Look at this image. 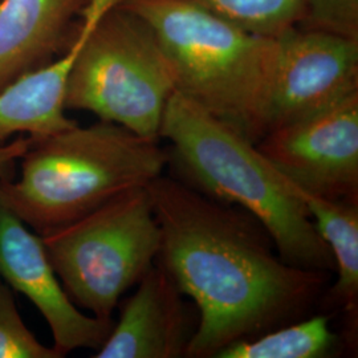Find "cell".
Masks as SVG:
<instances>
[{
	"label": "cell",
	"instance_id": "obj_1",
	"mask_svg": "<svg viewBox=\"0 0 358 358\" xmlns=\"http://www.w3.org/2000/svg\"><path fill=\"white\" fill-rule=\"evenodd\" d=\"M146 187L161 230L158 264L198 309L187 357L215 358L238 341L299 320L320 294L328 272L282 260L243 208L164 174Z\"/></svg>",
	"mask_w": 358,
	"mask_h": 358
},
{
	"label": "cell",
	"instance_id": "obj_2",
	"mask_svg": "<svg viewBox=\"0 0 358 358\" xmlns=\"http://www.w3.org/2000/svg\"><path fill=\"white\" fill-rule=\"evenodd\" d=\"M192 187L226 205H236L267 230L287 263L331 271L334 259L307 207L288 180L242 134L178 92L169 99L159 140Z\"/></svg>",
	"mask_w": 358,
	"mask_h": 358
},
{
	"label": "cell",
	"instance_id": "obj_3",
	"mask_svg": "<svg viewBox=\"0 0 358 358\" xmlns=\"http://www.w3.org/2000/svg\"><path fill=\"white\" fill-rule=\"evenodd\" d=\"M158 142L106 121L32 142L20 178L0 182V203L43 236L164 174Z\"/></svg>",
	"mask_w": 358,
	"mask_h": 358
},
{
	"label": "cell",
	"instance_id": "obj_4",
	"mask_svg": "<svg viewBox=\"0 0 358 358\" xmlns=\"http://www.w3.org/2000/svg\"><path fill=\"white\" fill-rule=\"evenodd\" d=\"M152 27L176 92L257 143L278 60L276 38L256 35L189 0H125Z\"/></svg>",
	"mask_w": 358,
	"mask_h": 358
},
{
	"label": "cell",
	"instance_id": "obj_5",
	"mask_svg": "<svg viewBox=\"0 0 358 358\" xmlns=\"http://www.w3.org/2000/svg\"><path fill=\"white\" fill-rule=\"evenodd\" d=\"M80 29L84 40L68 77L65 108L159 140L176 80L152 27L120 4L96 23L81 22Z\"/></svg>",
	"mask_w": 358,
	"mask_h": 358
},
{
	"label": "cell",
	"instance_id": "obj_6",
	"mask_svg": "<svg viewBox=\"0 0 358 358\" xmlns=\"http://www.w3.org/2000/svg\"><path fill=\"white\" fill-rule=\"evenodd\" d=\"M41 239L69 299L92 316L112 320L120 297L157 260L161 230L145 186L118 194Z\"/></svg>",
	"mask_w": 358,
	"mask_h": 358
},
{
	"label": "cell",
	"instance_id": "obj_7",
	"mask_svg": "<svg viewBox=\"0 0 358 358\" xmlns=\"http://www.w3.org/2000/svg\"><path fill=\"white\" fill-rule=\"evenodd\" d=\"M256 148L294 187L333 201H358V92L271 130Z\"/></svg>",
	"mask_w": 358,
	"mask_h": 358
},
{
	"label": "cell",
	"instance_id": "obj_8",
	"mask_svg": "<svg viewBox=\"0 0 358 358\" xmlns=\"http://www.w3.org/2000/svg\"><path fill=\"white\" fill-rule=\"evenodd\" d=\"M264 134L358 92V40L294 26L276 36Z\"/></svg>",
	"mask_w": 358,
	"mask_h": 358
},
{
	"label": "cell",
	"instance_id": "obj_9",
	"mask_svg": "<svg viewBox=\"0 0 358 358\" xmlns=\"http://www.w3.org/2000/svg\"><path fill=\"white\" fill-rule=\"evenodd\" d=\"M0 278L38 308L62 357L80 348L99 350L115 325L77 309L59 282L41 236L1 203Z\"/></svg>",
	"mask_w": 358,
	"mask_h": 358
},
{
	"label": "cell",
	"instance_id": "obj_10",
	"mask_svg": "<svg viewBox=\"0 0 358 358\" xmlns=\"http://www.w3.org/2000/svg\"><path fill=\"white\" fill-rule=\"evenodd\" d=\"M124 303L118 322L96 358L187 357L198 321L185 294L161 264H153Z\"/></svg>",
	"mask_w": 358,
	"mask_h": 358
},
{
	"label": "cell",
	"instance_id": "obj_11",
	"mask_svg": "<svg viewBox=\"0 0 358 358\" xmlns=\"http://www.w3.org/2000/svg\"><path fill=\"white\" fill-rule=\"evenodd\" d=\"M90 0L0 1V90L50 64L72 44ZM57 59V57H56Z\"/></svg>",
	"mask_w": 358,
	"mask_h": 358
},
{
	"label": "cell",
	"instance_id": "obj_12",
	"mask_svg": "<svg viewBox=\"0 0 358 358\" xmlns=\"http://www.w3.org/2000/svg\"><path fill=\"white\" fill-rule=\"evenodd\" d=\"M83 40L84 34L78 28L62 56L0 90V146L11 142L15 134H27L38 142L78 125L65 115V93Z\"/></svg>",
	"mask_w": 358,
	"mask_h": 358
},
{
	"label": "cell",
	"instance_id": "obj_13",
	"mask_svg": "<svg viewBox=\"0 0 358 358\" xmlns=\"http://www.w3.org/2000/svg\"><path fill=\"white\" fill-rule=\"evenodd\" d=\"M289 183V182H288ZM312 217L315 229L329 247L337 280L329 291L331 303L349 316L350 329L357 325L358 201H333L303 192L289 183Z\"/></svg>",
	"mask_w": 358,
	"mask_h": 358
},
{
	"label": "cell",
	"instance_id": "obj_14",
	"mask_svg": "<svg viewBox=\"0 0 358 358\" xmlns=\"http://www.w3.org/2000/svg\"><path fill=\"white\" fill-rule=\"evenodd\" d=\"M338 345L340 338L333 332L329 317L316 315L238 341L215 358H324L332 356Z\"/></svg>",
	"mask_w": 358,
	"mask_h": 358
},
{
	"label": "cell",
	"instance_id": "obj_15",
	"mask_svg": "<svg viewBox=\"0 0 358 358\" xmlns=\"http://www.w3.org/2000/svg\"><path fill=\"white\" fill-rule=\"evenodd\" d=\"M206 11L256 35L276 38L299 26L306 15L303 0H189Z\"/></svg>",
	"mask_w": 358,
	"mask_h": 358
},
{
	"label": "cell",
	"instance_id": "obj_16",
	"mask_svg": "<svg viewBox=\"0 0 358 358\" xmlns=\"http://www.w3.org/2000/svg\"><path fill=\"white\" fill-rule=\"evenodd\" d=\"M43 345L22 320L8 284L0 278V358H60Z\"/></svg>",
	"mask_w": 358,
	"mask_h": 358
},
{
	"label": "cell",
	"instance_id": "obj_17",
	"mask_svg": "<svg viewBox=\"0 0 358 358\" xmlns=\"http://www.w3.org/2000/svg\"><path fill=\"white\" fill-rule=\"evenodd\" d=\"M299 27L358 40V0H303Z\"/></svg>",
	"mask_w": 358,
	"mask_h": 358
},
{
	"label": "cell",
	"instance_id": "obj_18",
	"mask_svg": "<svg viewBox=\"0 0 358 358\" xmlns=\"http://www.w3.org/2000/svg\"><path fill=\"white\" fill-rule=\"evenodd\" d=\"M32 142V138L27 136L0 146V182L15 178L16 162L24 157Z\"/></svg>",
	"mask_w": 358,
	"mask_h": 358
},
{
	"label": "cell",
	"instance_id": "obj_19",
	"mask_svg": "<svg viewBox=\"0 0 358 358\" xmlns=\"http://www.w3.org/2000/svg\"><path fill=\"white\" fill-rule=\"evenodd\" d=\"M125 0H90V4L83 13V20L81 22H88V23H96L103 13L108 10L113 8L115 6L122 4Z\"/></svg>",
	"mask_w": 358,
	"mask_h": 358
}]
</instances>
